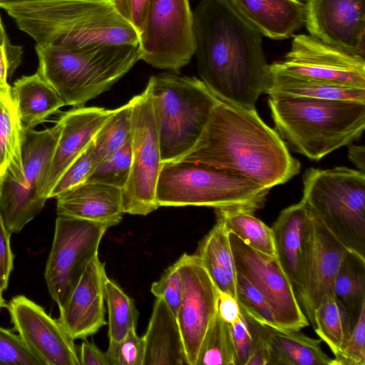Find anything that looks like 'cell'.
<instances>
[{"instance_id":"cell-17","label":"cell","mask_w":365,"mask_h":365,"mask_svg":"<svg viewBox=\"0 0 365 365\" xmlns=\"http://www.w3.org/2000/svg\"><path fill=\"white\" fill-rule=\"evenodd\" d=\"M348 251L325 226L310 215L304 251L303 286L299 299L312 324L316 308L334 294V278Z\"/></svg>"},{"instance_id":"cell-25","label":"cell","mask_w":365,"mask_h":365,"mask_svg":"<svg viewBox=\"0 0 365 365\" xmlns=\"http://www.w3.org/2000/svg\"><path fill=\"white\" fill-rule=\"evenodd\" d=\"M200 261L217 289L236 299L237 269L230 242V232L217 220L200 240L194 254Z\"/></svg>"},{"instance_id":"cell-5","label":"cell","mask_w":365,"mask_h":365,"mask_svg":"<svg viewBox=\"0 0 365 365\" xmlns=\"http://www.w3.org/2000/svg\"><path fill=\"white\" fill-rule=\"evenodd\" d=\"M37 73L65 106L82 107L109 90L140 60L138 44H96L78 49L36 45Z\"/></svg>"},{"instance_id":"cell-50","label":"cell","mask_w":365,"mask_h":365,"mask_svg":"<svg viewBox=\"0 0 365 365\" xmlns=\"http://www.w3.org/2000/svg\"><path fill=\"white\" fill-rule=\"evenodd\" d=\"M348 158L358 168V170L365 173V149L364 145H349Z\"/></svg>"},{"instance_id":"cell-41","label":"cell","mask_w":365,"mask_h":365,"mask_svg":"<svg viewBox=\"0 0 365 365\" xmlns=\"http://www.w3.org/2000/svg\"><path fill=\"white\" fill-rule=\"evenodd\" d=\"M334 359L335 365H365V304L344 347Z\"/></svg>"},{"instance_id":"cell-28","label":"cell","mask_w":365,"mask_h":365,"mask_svg":"<svg viewBox=\"0 0 365 365\" xmlns=\"http://www.w3.org/2000/svg\"><path fill=\"white\" fill-rule=\"evenodd\" d=\"M266 93L292 96L345 100L365 103V88L335 85L327 82L272 73Z\"/></svg>"},{"instance_id":"cell-51","label":"cell","mask_w":365,"mask_h":365,"mask_svg":"<svg viewBox=\"0 0 365 365\" xmlns=\"http://www.w3.org/2000/svg\"><path fill=\"white\" fill-rule=\"evenodd\" d=\"M9 77V62L4 46H0V87L9 86L7 79Z\"/></svg>"},{"instance_id":"cell-48","label":"cell","mask_w":365,"mask_h":365,"mask_svg":"<svg viewBox=\"0 0 365 365\" xmlns=\"http://www.w3.org/2000/svg\"><path fill=\"white\" fill-rule=\"evenodd\" d=\"M0 46L6 49L9 62V77L11 78L21 63L22 47L10 43L0 18Z\"/></svg>"},{"instance_id":"cell-3","label":"cell","mask_w":365,"mask_h":365,"mask_svg":"<svg viewBox=\"0 0 365 365\" xmlns=\"http://www.w3.org/2000/svg\"><path fill=\"white\" fill-rule=\"evenodd\" d=\"M0 8L38 46L138 44L137 31L110 0H1Z\"/></svg>"},{"instance_id":"cell-34","label":"cell","mask_w":365,"mask_h":365,"mask_svg":"<svg viewBox=\"0 0 365 365\" xmlns=\"http://www.w3.org/2000/svg\"><path fill=\"white\" fill-rule=\"evenodd\" d=\"M105 299L108 310V339L122 340L131 329H136L139 313L134 300L108 277L105 280Z\"/></svg>"},{"instance_id":"cell-44","label":"cell","mask_w":365,"mask_h":365,"mask_svg":"<svg viewBox=\"0 0 365 365\" xmlns=\"http://www.w3.org/2000/svg\"><path fill=\"white\" fill-rule=\"evenodd\" d=\"M150 0H110L116 12L139 34L143 27Z\"/></svg>"},{"instance_id":"cell-37","label":"cell","mask_w":365,"mask_h":365,"mask_svg":"<svg viewBox=\"0 0 365 365\" xmlns=\"http://www.w3.org/2000/svg\"><path fill=\"white\" fill-rule=\"evenodd\" d=\"M236 299L240 309L258 322L279 327L273 310L265 297L245 277L237 272Z\"/></svg>"},{"instance_id":"cell-15","label":"cell","mask_w":365,"mask_h":365,"mask_svg":"<svg viewBox=\"0 0 365 365\" xmlns=\"http://www.w3.org/2000/svg\"><path fill=\"white\" fill-rule=\"evenodd\" d=\"M182 282L177 321L187 365H196L205 334L217 312L219 290L199 259L184 253L177 261Z\"/></svg>"},{"instance_id":"cell-40","label":"cell","mask_w":365,"mask_h":365,"mask_svg":"<svg viewBox=\"0 0 365 365\" xmlns=\"http://www.w3.org/2000/svg\"><path fill=\"white\" fill-rule=\"evenodd\" d=\"M0 365H44L19 336L0 327Z\"/></svg>"},{"instance_id":"cell-11","label":"cell","mask_w":365,"mask_h":365,"mask_svg":"<svg viewBox=\"0 0 365 365\" xmlns=\"http://www.w3.org/2000/svg\"><path fill=\"white\" fill-rule=\"evenodd\" d=\"M138 50L140 59L149 65L179 73L194 56L189 0H150Z\"/></svg>"},{"instance_id":"cell-39","label":"cell","mask_w":365,"mask_h":365,"mask_svg":"<svg viewBox=\"0 0 365 365\" xmlns=\"http://www.w3.org/2000/svg\"><path fill=\"white\" fill-rule=\"evenodd\" d=\"M106 354L110 365H143V338L137 335L135 329H131L120 341H109Z\"/></svg>"},{"instance_id":"cell-23","label":"cell","mask_w":365,"mask_h":365,"mask_svg":"<svg viewBox=\"0 0 365 365\" xmlns=\"http://www.w3.org/2000/svg\"><path fill=\"white\" fill-rule=\"evenodd\" d=\"M261 34L271 39L291 37L305 24L306 4L299 0H230Z\"/></svg>"},{"instance_id":"cell-46","label":"cell","mask_w":365,"mask_h":365,"mask_svg":"<svg viewBox=\"0 0 365 365\" xmlns=\"http://www.w3.org/2000/svg\"><path fill=\"white\" fill-rule=\"evenodd\" d=\"M11 235L0 215V289L2 292L7 289L14 265V254L10 244Z\"/></svg>"},{"instance_id":"cell-45","label":"cell","mask_w":365,"mask_h":365,"mask_svg":"<svg viewBox=\"0 0 365 365\" xmlns=\"http://www.w3.org/2000/svg\"><path fill=\"white\" fill-rule=\"evenodd\" d=\"M230 325L237 365H246L250 356L252 336L242 313L238 319Z\"/></svg>"},{"instance_id":"cell-6","label":"cell","mask_w":365,"mask_h":365,"mask_svg":"<svg viewBox=\"0 0 365 365\" xmlns=\"http://www.w3.org/2000/svg\"><path fill=\"white\" fill-rule=\"evenodd\" d=\"M148 85L162 163L176 160L195 145L220 99L201 80L178 73L153 76Z\"/></svg>"},{"instance_id":"cell-16","label":"cell","mask_w":365,"mask_h":365,"mask_svg":"<svg viewBox=\"0 0 365 365\" xmlns=\"http://www.w3.org/2000/svg\"><path fill=\"white\" fill-rule=\"evenodd\" d=\"M6 308L19 336L44 365H81L74 339L41 306L17 295Z\"/></svg>"},{"instance_id":"cell-14","label":"cell","mask_w":365,"mask_h":365,"mask_svg":"<svg viewBox=\"0 0 365 365\" xmlns=\"http://www.w3.org/2000/svg\"><path fill=\"white\" fill-rule=\"evenodd\" d=\"M237 272L242 274L265 297L279 328L300 330L309 320L295 290L277 257L262 253L230 232Z\"/></svg>"},{"instance_id":"cell-32","label":"cell","mask_w":365,"mask_h":365,"mask_svg":"<svg viewBox=\"0 0 365 365\" xmlns=\"http://www.w3.org/2000/svg\"><path fill=\"white\" fill-rule=\"evenodd\" d=\"M24 133L18 109L9 85L0 87V177L14 160L21 159Z\"/></svg>"},{"instance_id":"cell-54","label":"cell","mask_w":365,"mask_h":365,"mask_svg":"<svg viewBox=\"0 0 365 365\" xmlns=\"http://www.w3.org/2000/svg\"><path fill=\"white\" fill-rule=\"evenodd\" d=\"M0 1H1V0H0Z\"/></svg>"},{"instance_id":"cell-18","label":"cell","mask_w":365,"mask_h":365,"mask_svg":"<svg viewBox=\"0 0 365 365\" xmlns=\"http://www.w3.org/2000/svg\"><path fill=\"white\" fill-rule=\"evenodd\" d=\"M309 34L349 53L365 54V0H308Z\"/></svg>"},{"instance_id":"cell-42","label":"cell","mask_w":365,"mask_h":365,"mask_svg":"<svg viewBox=\"0 0 365 365\" xmlns=\"http://www.w3.org/2000/svg\"><path fill=\"white\" fill-rule=\"evenodd\" d=\"M151 292L162 299L177 319L181 303L182 282L176 262L168 267L158 281L153 282Z\"/></svg>"},{"instance_id":"cell-30","label":"cell","mask_w":365,"mask_h":365,"mask_svg":"<svg viewBox=\"0 0 365 365\" xmlns=\"http://www.w3.org/2000/svg\"><path fill=\"white\" fill-rule=\"evenodd\" d=\"M333 292L354 326L365 304V257L348 251L334 278Z\"/></svg>"},{"instance_id":"cell-1","label":"cell","mask_w":365,"mask_h":365,"mask_svg":"<svg viewBox=\"0 0 365 365\" xmlns=\"http://www.w3.org/2000/svg\"><path fill=\"white\" fill-rule=\"evenodd\" d=\"M193 34L201 81L219 99L255 109L272 78L262 34L230 0H200L193 11Z\"/></svg>"},{"instance_id":"cell-22","label":"cell","mask_w":365,"mask_h":365,"mask_svg":"<svg viewBox=\"0 0 365 365\" xmlns=\"http://www.w3.org/2000/svg\"><path fill=\"white\" fill-rule=\"evenodd\" d=\"M310 215L301 200L284 209L272 228L276 257L299 298Z\"/></svg>"},{"instance_id":"cell-21","label":"cell","mask_w":365,"mask_h":365,"mask_svg":"<svg viewBox=\"0 0 365 365\" xmlns=\"http://www.w3.org/2000/svg\"><path fill=\"white\" fill-rule=\"evenodd\" d=\"M57 215L116 225L124 214L122 189L107 184L85 181L56 197Z\"/></svg>"},{"instance_id":"cell-12","label":"cell","mask_w":365,"mask_h":365,"mask_svg":"<svg viewBox=\"0 0 365 365\" xmlns=\"http://www.w3.org/2000/svg\"><path fill=\"white\" fill-rule=\"evenodd\" d=\"M108 227L87 220L58 215L45 279L51 297L61 309L90 261L98 256Z\"/></svg>"},{"instance_id":"cell-20","label":"cell","mask_w":365,"mask_h":365,"mask_svg":"<svg viewBox=\"0 0 365 365\" xmlns=\"http://www.w3.org/2000/svg\"><path fill=\"white\" fill-rule=\"evenodd\" d=\"M112 112L99 107H78L57 120L59 137L46 175L43 193L46 199L68 167L88 147Z\"/></svg>"},{"instance_id":"cell-47","label":"cell","mask_w":365,"mask_h":365,"mask_svg":"<svg viewBox=\"0 0 365 365\" xmlns=\"http://www.w3.org/2000/svg\"><path fill=\"white\" fill-rule=\"evenodd\" d=\"M217 313L225 322L232 324L240 317L241 309L235 297L219 291Z\"/></svg>"},{"instance_id":"cell-9","label":"cell","mask_w":365,"mask_h":365,"mask_svg":"<svg viewBox=\"0 0 365 365\" xmlns=\"http://www.w3.org/2000/svg\"><path fill=\"white\" fill-rule=\"evenodd\" d=\"M59 133L57 122L40 131L24 128L23 176L15 178L6 171L0 177V215L11 234L19 232L44 207L43 187Z\"/></svg>"},{"instance_id":"cell-26","label":"cell","mask_w":365,"mask_h":365,"mask_svg":"<svg viewBox=\"0 0 365 365\" xmlns=\"http://www.w3.org/2000/svg\"><path fill=\"white\" fill-rule=\"evenodd\" d=\"M269 344V365H335L321 347V339L299 330L263 324Z\"/></svg>"},{"instance_id":"cell-8","label":"cell","mask_w":365,"mask_h":365,"mask_svg":"<svg viewBox=\"0 0 365 365\" xmlns=\"http://www.w3.org/2000/svg\"><path fill=\"white\" fill-rule=\"evenodd\" d=\"M302 201L346 248L365 257V173L346 167L309 168Z\"/></svg>"},{"instance_id":"cell-13","label":"cell","mask_w":365,"mask_h":365,"mask_svg":"<svg viewBox=\"0 0 365 365\" xmlns=\"http://www.w3.org/2000/svg\"><path fill=\"white\" fill-rule=\"evenodd\" d=\"M272 73L365 88V58L311 36L294 37L284 59L270 64Z\"/></svg>"},{"instance_id":"cell-31","label":"cell","mask_w":365,"mask_h":365,"mask_svg":"<svg viewBox=\"0 0 365 365\" xmlns=\"http://www.w3.org/2000/svg\"><path fill=\"white\" fill-rule=\"evenodd\" d=\"M312 325L334 356L344 347L353 327L346 309L334 294L329 295L316 308Z\"/></svg>"},{"instance_id":"cell-49","label":"cell","mask_w":365,"mask_h":365,"mask_svg":"<svg viewBox=\"0 0 365 365\" xmlns=\"http://www.w3.org/2000/svg\"><path fill=\"white\" fill-rule=\"evenodd\" d=\"M79 360L81 365H110L106 354L87 341L81 344Z\"/></svg>"},{"instance_id":"cell-24","label":"cell","mask_w":365,"mask_h":365,"mask_svg":"<svg viewBox=\"0 0 365 365\" xmlns=\"http://www.w3.org/2000/svg\"><path fill=\"white\" fill-rule=\"evenodd\" d=\"M143 338V365H187L177 319L162 299L154 302Z\"/></svg>"},{"instance_id":"cell-27","label":"cell","mask_w":365,"mask_h":365,"mask_svg":"<svg viewBox=\"0 0 365 365\" xmlns=\"http://www.w3.org/2000/svg\"><path fill=\"white\" fill-rule=\"evenodd\" d=\"M11 93L24 128L42 123L65 106L56 91L36 72L16 81Z\"/></svg>"},{"instance_id":"cell-2","label":"cell","mask_w":365,"mask_h":365,"mask_svg":"<svg viewBox=\"0 0 365 365\" xmlns=\"http://www.w3.org/2000/svg\"><path fill=\"white\" fill-rule=\"evenodd\" d=\"M176 160L214 167L269 189L285 183L300 170L282 137L256 109L220 99L195 145Z\"/></svg>"},{"instance_id":"cell-10","label":"cell","mask_w":365,"mask_h":365,"mask_svg":"<svg viewBox=\"0 0 365 365\" xmlns=\"http://www.w3.org/2000/svg\"><path fill=\"white\" fill-rule=\"evenodd\" d=\"M131 101L132 160L122 205L124 213L147 215L160 207L156 187L163 163L149 86Z\"/></svg>"},{"instance_id":"cell-29","label":"cell","mask_w":365,"mask_h":365,"mask_svg":"<svg viewBox=\"0 0 365 365\" xmlns=\"http://www.w3.org/2000/svg\"><path fill=\"white\" fill-rule=\"evenodd\" d=\"M215 212L217 220L223 223L229 232L252 248L276 257L272 228L256 217L254 212L241 208H217Z\"/></svg>"},{"instance_id":"cell-7","label":"cell","mask_w":365,"mask_h":365,"mask_svg":"<svg viewBox=\"0 0 365 365\" xmlns=\"http://www.w3.org/2000/svg\"><path fill=\"white\" fill-rule=\"evenodd\" d=\"M267 188L248 178L198 163H162L156 187L159 206H205L255 212L264 204Z\"/></svg>"},{"instance_id":"cell-38","label":"cell","mask_w":365,"mask_h":365,"mask_svg":"<svg viewBox=\"0 0 365 365\" xmlns=\"http://www.w3.org/2000/svg\"><path fill=\"white\" fill-rule=\"evenodd\" d=\"M93 139L68 167L48 195V199L85 182L96 168Z\"/></svg>"},{"instance_id":"cell-36","label":"cell","mask_w":365,"mask_h":365,"mask_svg":"<svg viewBox=\"0 0 365 365\" xmlns=\"http://www.w3.org/2000/svg\"><path fill=\"white\" fill-rule=\"evenodd\" d=\"M131 140L98 165L86 181L97 182L123 189L131 168Z\"/></svg>"},{"instance_id":"cell-19","label":"cell","mask_w":365,"mask_h":365,"mask_svg":"<svg viewBox=\"0 0 365 365\" xmlns=\"http://www.w3.org/2000/svg\"><path fill=\"white\" fill-rule=\"evenodd\" d=\"M105 264L92 259L62 308L58 322L75 340L86 339L107 323L105 320Z\"/></svg>"},{"instance_id":"cell-35","label":"cell","mask_w":365,"mask_h":365,"mask_svg":"<svg viewBox=\"0 0 365 365\" xmlns=\"http://www.w3.org/2000/svg\"><path fill=\"white\" fill-rule=\"evenodd\" d=\"M196 365H237L231 325L217 312L203 339Z\"/></svg>"},{"instance_id":"cell-53","label":"cell","mask_w":365,"mask_h":365,"mask_svg":"<svg viewBox=\"0 0 365 365\" xmlns=\"http://www.w3.org/2000/svg\"><path fill=\"white\" fill-rule=\"evenodd\" d=\"M299 1H302V2H304V3H305V2H306V1H307L308 0H299Z\"/></svg>"},{"instance_id":"cell-4","label":"cell","mask_w":365,"mask_h":365,"mask_svg":"<svg viewBox=\"0 0 365 365\" xmlns=\"http://www.w3.org/2000/svg\"><path fill=\"white\" fill-rule=\"evenodd\" d=\"M268 103L282 138L312 160L351 144L365 128V103L279 93Z\"/></svg>"},{"instance_id":"cell-43","label":"cell","mask_w":365,"mask_h":365,"mask_svg":"<svg viewBox=\"0 0 365 365\" xmlns=\"http://www.w3.org/2000/svg\"><path fill=\"white\" fill-rule=\"evenodd\" d=\"M241 313L247 322L252 336L250 352L246 365H269V344L264 325L242 309Z\"/></svg>"},{"instance_id":"cell-33","label":"cell","mask_w":365,"mask_h":365,"mask_svg":"<svg viewBox=\"0 0 365 365\" xmlns=\"http://www.w3.org/2000/svg\"><path fill=\"white\" fill-rule=\"evenodd\" d=\"M131 99L112 112L93 138L96 166L132 138Z\"/></svg>"},{"instance_id":"cell-52","label":"cell","mask_w":365,"mask_h":365,"mask_svg":"<svg viewBox=\"0 0 365 365\" xmlns=\"http://www.w3.org/2000/svg\"><path fill=\"white\" fill-rule=\"evenodd\" d=\"M2 292H3L0 289V310L2 308H4V307L6 308V306H7V304L6 303V301H5V299L3 297Z\"/></svg>"}]
</instances>
